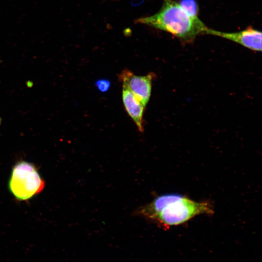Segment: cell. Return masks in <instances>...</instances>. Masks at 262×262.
I'll return each mask as SVG.
<instances>
[{"instance_id":"cell-8","label":"cell","mask_w":262,"mask_h":262,"mask_svg":"<svg viewBox=\"0 0 262 262\" xmlns=\"http://www.w3.org/2000/svg\"><path fill=\"white\" fill-rule=\"evenodd\" d=\"M95 85L100 92H106L109 89L111 82L107 80L101 79L96 82Z\"/></svg>"},{"instance_id":"cell-2","label":"cell","mask_w":262,"mask_h":262,"mask_svg":"<svg viewBox=\"0 0 262 262\" xmlns=\"http://www.w3.org/2000/svg\"><path fill=\"white\" fill-rule=\"evenodd\" d=\"M168 32L185 42H191L208 28L198 17L189 15L180 3L173 0H164L160 10L156 14L135 20Z\"/></svg>"},{"instance_id":"cell-6","label":"cell","mask_w":262,"mask_h":262,"mask_svg":"<svg viewBox=\"0 0 262 262\" xmlns=\"http://www.w3.org/2000/svg\"><path fill=\"white\" fill-rule=\"evenodd\" d=\"M122 99L125 108L140 132L143 131V116L145 107L127 88L123 87Z\"/></svg>"},{"instance_id":"cell-3","label":"cell","mask_w":262,"mask_h":262,"mask_svg":"<svg viewBox=\"0 0 262 262\" xmlns=\"http://www.w3.org/2000/svg\"><path fill=\"white\" fill-rule=\"evenodd\" d=\"M45 181L33 163L21 161L13 167L8 187L19 201L29 200L39 194L45 187Z\"/></svg>"},{"instance_id":"cell-1","label":"cell","mask_w":262,"mask_h":262,"mask_svg":"<svg viewBox=\"0 0 262 262\" xmlns=\"http://www.w3.org/2000/svg\"><path fill=\"white\" fill-rule=\"evenodd\" d=\"M213 213L212 206L207 202L195 201L173 194L160 196L136 212L166 228L181 224L199 214Z\"/></svg>"},{"instance_id":"cell-7","label":"cell","mask_w":262,"mask_h":262,"mask_svg":"<svg viewBox=\"0 0 262 262\" xmlns=\"http://www.w3.org/2000/svg\"><path fill=\"white\" fill-rule=\"evenodd\" d=\"M180 4L191 16L198 17L197 4L195 0H181Z\"/></svg>"},{"instance_id":"cell-5","label":"cell","mask_w":262,"mask_h":262,"mask_svg":"<svg viewBox=\"0 0 262 262\" xmlns=\"http://www.w3.org/2000/svg\"><path fill=\"white\" fill-rule=\"evenodd\" d=\"M205 34L231 40L252 50H262V33L251 27L235 33L222 32L208 28Z\"/></svg>"},{"instance_id":"cell-4","label":"cell","mask_w":262,"mask_h":262,"mask_svg":"<svg viewBox=\"0 0 262 262\" xmlns=\"http://www.w3.org/2000/svg\"><path fill=\"white\" fill-rule=\"evenodd\" d=\"M154 74L149 73L145 76H138L128 69L123 70L119 78L123 87L131 91L145 107L150 98L152 81Z\"/></svg>"}]
</instances>
